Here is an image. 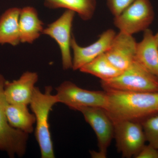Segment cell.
Here are the masks:
<instances>
[{
	"label": "cell",
	"mask_w": 158,
	"mask_h": 158,
	"mask_svg": "<svg viewBox=\"0 0 158 158\" xmlns=\"http://www.w3.org/2000/svg\"><path fill=\"white\" fill-rule=\"evenodd\" d=\"M136 158H158V150L148 144L144 145L135 156Z\"/></svg>",
	"instance_id": "21"
},
{
	"label": "cell",
	"mask_w": 158,
	"mask_h": 158,
	"mask_svg": "<svg viewBox=\"0 0 158 158\" xmlns=\"http://www.w3.org/2000/svg\"><path fill=\"white\" fill-rule=\"evenodd\" d=\"M6 81L0 74V150L6 152L10 157H21L25 154L29 134L12 127L8 122L6 109L9 103L4 94Z\"/></svg>",
	"instance_id": "4"
},
{
	"label": "cell",
	"mask_w": 158,
	"mask_h": 158,
	"mask_svg": "<svg viewBox=\"0 0 158 158\" xmlns=\"http://www.w3.org/2000/svg\"><path fill=\"white\" fill-rule=\"evenodd\" d=\"M6 114L9 124L12 127L27 134L34 131L36 122L34 113H31L27 106L8 104Z\"/></svg>",
	"instance_id": "16"
},
{
	"label": "cell",
	"mask_w": 158,
	"mask_h": 158,
	"mask_svg": "<svg viewBox=\"0 0 158 158\" xmlns=\"http://www.w3.org/2000/svg\"><path fill=\"white\" fill-rule=\"evenodd\" d=\"M116 34L113 29H108L103 32L97 41L87 47L78 44L73 35L71 48L73 52L72 69L79 70L99 56L104 53L110 48Z\"/></svg>",
	"instance_id": "10"
},
{
	"label": "cell",
	"mask_w": 158,
	"mask_h": 158,
	"mask_svg": "<svg viewBox=\"0 0 158 158\" xmlns=\"http://www.w3.org/2000/svg\"><path fill=\"white\" fill-rule=\"evenodd\" d=\"M146 141L158 150V113L144 118L141 122Z\"/></svg>",
	"instance_id": "19"
},
{
	"label": "cell",
	"mask_w": 158,
	"mask_h": 158,
	"mask_svg": "<svg viewBox=\"0 0 158 158\" xmlns=\"http://www.w3.org/2000/svg\"><path fill=\"white\" fill-rule=\"evenodd\" d=\"M154 18L150 0H135L119 15L114 17V24L119 31L133 35L148 29Z\"/></svg>",
	"instance_id": "5"
},
{
	"label": "cell",
	"mask_w": 158,
	"mask_h": 158,
	"mask_svg": "<svg viewBox=\"0 0 158 158\" xmlns=\"http://www.w3.org/2000/svg\"><path fill=\"white\" fill-rule=\"evenodd\" d=\"M135 60L158 78V47L152 31H144L143 39L137 43Z\"/></svg>",
	"instance_id": "13"
},
{
	"label": "cell",
	"mask_w": 158,
	"mask_h": 158,
	"mask_svg": "<svg viewBox=\"0 0 158 158\" xmlns=\"http://www.w3.org/2000/svg\"><path fill=\"white\" fill-rule=\"evenodd\" d=\"M135 0H107L110 12L114 17L119 15Z\"/></svg>",
	"instance_id": "20"
},
{
	"label": "cell",
	"mask_w": 158,
	"mask_h": 158,
	"mask_svg": "<svg viewBox=\"0 0 158 158\" xmlns=\"http://www.w3.org/2000/svg\"><path fill=\"white\" fill-rule=\"evenodd\" d=\"M79 70L84 73L90 74L97 77L100 79L101 81L114 78L123 72L110 62L105 53L82 66Z\"/></svg>",
	"instance_id": "18"
},
{
	"label": "cell",
	"mask_w": 158,
	"mask_h": 158,
	"mask_svg": "<svg viewBox=\"0 0 158 158\" xmlns=\"http://www.w3.org/2000/svg\"><path fill=\"white\" fill-rule=\"evenodd\" d=\"M76 111L82 113L96 134L99 151L91 153L92 156L106 158L108 148L114 136V125L112 119L101 108L83 107L78 108Z\"/></svg>",
	"instance_id": "7"
},
{
	"label": "cell",
	"mask_w": 158,
	"mask_h": 158,
	"mask_svg": "<svg viewBox=\"0 0 158 158\" xmlns=\"http://www.w3.org/2000/svg\"><path fill=\"white\" fill-rule=\"evenodd\" d=\"M52 90L51 86L46 87L44 92H41L38 87H35L30 104L36 119L35 138L42 158H55L49 116L54 105L59 102L56 94L51 93Z\"/></svg>",
	"instance_id": "2"
},
{
	"label": "cell",
	"mask_w": 158,
	"mask_h": 158,
	"mask_svg": "<svg viewBox=\"0 0 158 158\" xmlns=\"http://www.w3.org/2000/svg\"><path fill=\"white\" fill-rule=\"evenodd\" d=\"M38 80L37 73L27 71L18 80L11 82L6 81L4 94L8 103L27 106L30 105Z\"/></svg>",
	"instance_id": "12"
},
{
	"label": "cell",
	"mask_w": 158,
	"mask_h": 158,
	"mask_svg": "<svg viewBox=\"0 0 158 158\" xmlns=\"http://www.w3.org/2000/svg\"><path fill=\"white\" fill-rule=\"evenodd\" d=\"M116 146L123 157L135 156L146 141L140 122L123 120L113 123Z\"/></svg>",
	"instance_id": "8"
},
{
	"label": "cell",
	"mask_w": 158,
	"mask_h": 158,
	"mask_svg": "<svg viewBox=\"0 0 158 158\" xmlns=\"http://www.w3.org/2000/svg\"><path fill=\"white\" fill-rule=\"evenodd\" d=\"M21 9L11 8L0 17V44L17 45L20 43L19 19Z\"/></svg>",
	"instance_id": "15"
},
{
	"label": "cell",
	"mask_w": 158,
	"mask_h": 158,
	"mask_svg": "<svg viewBox=\"0 0 158 158\" xmlns=\"http://www.w3.org/2000/svg\"><path fill=\"white\" fill-rule=\"evenodd\" d=\"M75 14L74 11L66 10L56 20L49 24L43 32V34L48 35L58 44L61 51L62 67L65 70L72 69L71 31Z\"/></svg>",
	"instance_id": "9"
},
{
	"label": "cell",
	"mask_w": 158,
	"mask_h": 158,
	"mask_svg": "<svg viewBox=\"0 0 158 158\" xmlns=\"http://www.w3.org/2000/svg\"><path fill=\"white\" fill-rule=\"evenodd\" d=\"M137 43L133 35L119 31L105 54L115 67L123 71L135 60Z\"/></svg>",
	"instance_id": "11"
},
{
	"label": "cell",
	"mask_w": 158,
	"mask_h": 158,
	"mask_svg": "<svg viewBox=\"0 0 158 158\" xmlns=\"http://www.w3.org/2000/svg\"><path fill=\"white\" fill-rule=\"evenodd\" d=\"M58 102L76 110L83 107H94L105 109L107 96L105 91L89 90L80 88L73 82L65 81L56 88Z\"/></svg>",
	"instance_id": "6"
},
{
	"label": "cell",
	"mask_w": 158,
	"mask_h": 158,
	"mask_svg": "<svg viewBox=\"0 0 158 158\" xmlns=\"http://www.w3.org/2000/svg\"><path fill=\"white\" fill-rule=\"evenodd\" d=\"M20 38L23 43L32 44L43 34L44 23L34 7L21 9L19 19Z\"/></svg>",
	"instance_id": "14"
},
{
	"label": "cell",
	"mask_w": 158,
	"mask_h": 158,
	"mask_svg": "<svg viewBox=\"0 0 158 158\" xmlns=\"http://www.w3.org/2000/svg\"><path fill=\"white\" fill-rule=\"evenodd\" d=\"M44 5L50 9L65 8L77 13L81 19L89 20L93 17L96 0H45Z\"/></svg>",
	"instance_id": "17"
},
{
	"label": "cell",
	"mask_w": 158,
	"mask_h": 158,
	"mask_svg": "<svg viewBox=\"0 0 158 158\" xmlns=\"http://www.w3.org/2000/svg\"><path fill=\"white\" fill-rule=\"evenodd\" d=\"M107 96L105 110L113 123L141 122L158 113V93L104 89Z\"/></svg>",
	"instance_id": "1"
},
{
	"label": "cell",
	"mask_w": 158,
	"mask_h": 158,
	"mask_svg": "<svg viewBox=\"0 0 158 158\" xmlns=\"http://www.w3.org/2000/svg\"><path fill=\"white\" fill-rule=\"evenodd\" d=\"M101 83L104 89L158 93V78L135 60L118 76Z\"/></svg>",
	"instance_id": "3"
},
{
	"label": "cell",
	"mask_w": 158,
	"mask_h": 158,
	"mask_svg": "<svg viewBox=\"0 0 158 158\" xmlns=\"http://www.w3.org/2000/svg\"><path fill=\"white\" fill-rule=\"evenodd\" d=\"M154 38L156 42V43L158 47V32L156 34H154Z\"/></svg>",
	"instance_id": "22"
}]
</instances>
